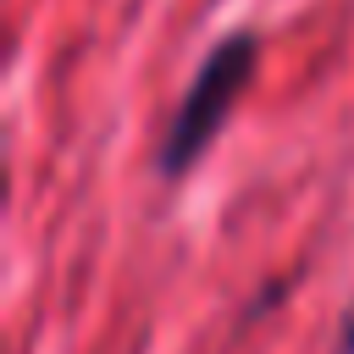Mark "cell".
I'll return each instance as SVG.
<instances>
[{"instance_id": "6da1fadb", "label": "cell", "mask_w": 354, "mask_h": 354, "mask_svg": "<svg viewBox=\"0 0 354 354\" xmlns=\"http://www.w3.org/2000/svg\"><path fill=\"white\" fill-rule=\"evenodd\" d=\"M254 61H260L254 33H227V39L199 61L188 94H183L177 111H171V127H166V138H160V171H166V177H183V171L210 149V138H216L221 122L232 116L238 94L249 88Z\"/></svg>"}, {"instance_id": "7a4b0ae2", "label": "cell", "mask_w": 354, "mask_h": 354, "mask_svg": "<svg viewBox=\"0 0 354 354\" xmlns=\"http://www.w3.org/2000/svg\"><path fill=\"white\" fill-rule=\"evenodd\" d=\"M337 354H354V310L343 315V332H337Z\"/></svg>"}]
</instances>
